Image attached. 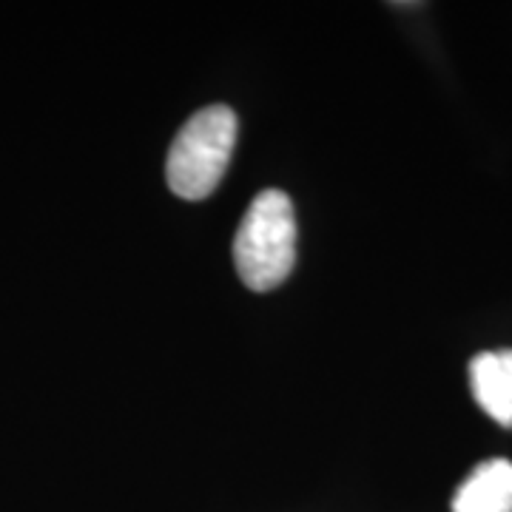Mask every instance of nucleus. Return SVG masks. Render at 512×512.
<instances>
[{
  "label": "nucleus",
  "mask_w": 512,
  "mask_h": 512,
  "mask_svg": "<svg viewBox=\"0 0 512 512\" xmlns=\"http://www.w3.org/2000/svg\"><path fill=\"white\" fill-rule=\"evenodd\" d=\"M234 265L251 291H274L296 265V214L285 191L256 194L234 237Z\"/></svg>",
  "instance_id": "f257e3e1"
},
{
  "label": "nucleus",
  "mask_w": 512,
  "mask_h": 512,
  "mask_svg": "<svg viewBox=\"0 0 512 512\" xmlns=\"http://www.w3.org/2000/svg\"><path fill=\"white\" fill-rule=\"evenodd\" d=\"M237 131V114L228 106H208L197 111L168 148V188L183 200H205L228 171L237 146Z\"/></svg>",
  "instance_id": "f03ea898"
},
{
  "label": "nucleus",
  "mask_w": 512,
  "mask_h": 512,
  "mask_svg": "<svg viewBox=\"0 0 512 512\" xmlns=\"http://www.w3.org/2000/svg\"><path fill=\"white\" fill-rule=\"evenodd\" d=\"M470 387L478 407L512 427V350H487L470 362Z\"/></svg>",
  "instance_id": "7ed1b4c3"
},
{
  "label": "nucleus",
  "mask_w": 512,
  "mask_h": 512,
  "mask_svg": "<svg viewBox=\"0 0 512 512\" xmlns=\"http://www.w3.org/2000/svg\"><path fill=\"white\" fill-rule=\"evenodd\" d=\"M453 512H512V461L478 464L453 495Z\"/></svg>",
  "instance_id": "20e7f679"
}]
</instances>
